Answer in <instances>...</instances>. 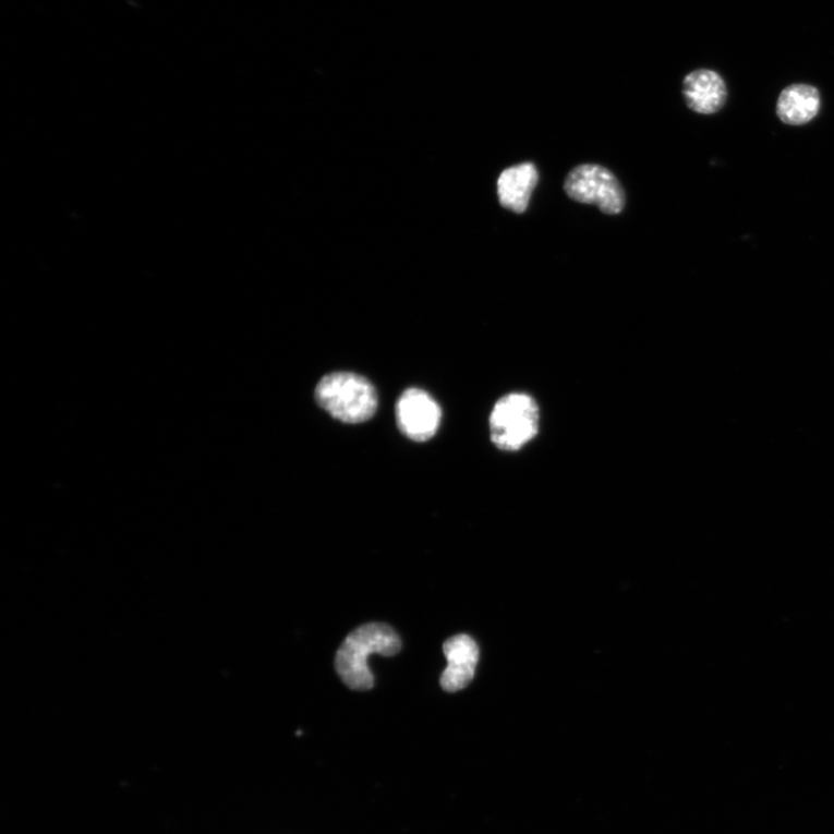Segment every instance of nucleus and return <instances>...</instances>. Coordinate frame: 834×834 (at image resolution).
I'll list each match as a JSON object with an SVG mask.
<instances>
[{"label": "nucleus", "instance_id": "nucleus-1", "mask_svg": "<svg viewBox=\"0 0 834 834\" xmlns=\"http://www.w3.org/2000/svg\"><path fill=\"white\" fill-rule=\"evenodd\" d=\"M401 640L396 630L386 624H365L347 637L336 656V669L350 690L367 691L375 679L367 665V657L379 654L396 656L401 651Z\"/></svg>", "mask_w": 834, "mask_h": 834}, {"label": "nucleus", "instance_id": "nucleus-2", "mask_svg": "<svg viewBox=\"0 0 834 834\" xmlns=\"http://www.w3.org/2000/svg\"><path fill=\"white\" fill-rule=\"evenodd\" d=\"M315 399L333 418L346 423H362L377 411L378 397L367 379L350 373L324 377L315 389Z\"/></svg>", "mask_w": 834, "mask_h": 834}, {"label": "nucleus", "instance_id": "nucleus-3", "mask_svg": "<svg viewBox=\"0 0 834 834\" xmlns=\"http://www.w3.org/2000/svg\"><path fill=\"white\" fill-rule=\"evenodd\" d=\"M540 430V408L524 394L500 398L491 415V436L496 447L517 451L535 437Z\"/></svg>", "mask_w": 834, "mask_h": 834}, {"label": "nucleus", "instance_id": "nucleus-4", "mask_svg": "<svg viewBox=\"0 0 834 834\" xmlns=\"http://www.w3.org/2000/svg\"><path fill=\"white\" fill-rule=\"evenodd\" d=\"M565 191L571 200L593 204L606 215H618L625 208L626 195L620 182L600 165L575 167L566 179Z\"/></svg>", "mask_w": 834, "mask_h": 834}, {"label": "nucleus", "instance_id": "nucleus-5", "mask_svg": "<svg viewBox=\"0 0 834 834\" xmlns=\"http://www.w3.org/2000/svg\"><path fill=\"white\" fill-rule=\"evenodd\" d=\"M440 419L439 406L422 389H407L398 401L399 428L404 436L415 442L431 439L438 431Z\"/></svg>", "mask_w": 834, "mask_h": 834}, {"label": "nucleus", "instance_id": "nucleus-6", "mask_svg": "<svg viewBox=\"0 0 834 834\" xmlns=\"http://www.w3.org/2000/svg\"><path fill=\"white\" fill-rule=\"evenodd\" d=\"M443 653L448 666L440 676V686L449 693L459 692L470 685L479 662V646L469 636L460 634L445 641Z\"/></svg>", "mask_w": 834, "mask_h": 834}, {"label": "nucleus", "instance_id": "nucleus-7", "mask_svg": "<svg viewBox=\"0 0 834 834\" xmlns=\"http://www.w3.org/2000/svg\"><path fill=\"white\" fill-rule=\"evenodd\" d=\"M682 95L686 104L698 114L711 116L725 106L728 89L720 74L710 69L692 71L684 78Z\"/></svg>", "mask_w": 834, "mask_h": 834}, {"label": "nucleus", "instance_id": "nucleus-8", "mask_svg": "<svg viewBox=\"0 0 834 834\" xmlns=\"http://www.w3.org/2000/svg\"><path fill=\"white\" fill-rule=\"evenodd\" d=\"M537 180L540 174L532 162L509 167L497 180L500 206L516 214H523L529 207Z\"/></svg>", "mask_w": 834, "mask_h": 834}, {"label": "nucleus", "instance_id": "nucleus-9", "mask_svg": "<svg viewBox=\"0 0 834 834\" xmlns=\"http://www.w3.org/2000/svg\"><path fill=\"white\" fill-rule=\"evenodd\" d=\"M819 88L808 84L786 87L776 104V114L788 125H803L819 116L821 109Z\"/></svg>", "mask_w": 834, "mask_h": 834}]
</instances>
